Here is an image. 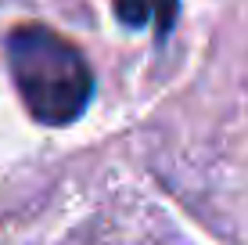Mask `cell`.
Segmentation results:
<instances>
[{
	"label": "cell",
	"instance_id": "obj_1",
	"mask_svg": "<svg viewBox=\"0 0 248 245\" xmlns=\"http://www.w3.org/2000/svg\"><path fill=\"white\" fill-rule=\"evenodd\" d=\"M7 65L36 123L68 126L87 112L93 72L62 33L47 25H18L7 36Z\"/></svg>",
	"mask_w": 248,
	"mask_h": 245
},
{
	"label": "cell",
	"instance_id": "obj_2",
	"mask_svg": "<svg viewBox=\"0 0 248 245\" xmlns=\"http://www.w3.org/2000/svg\"><path fill=\"white\" fill-rule=\"evenodd\" d=\"M151 11H155V4H151V0H115L119 22L130 25V29H140V25L151 18Z\"/></svg>",
	"mask_w": 248,
	"mask_h": 245
},
{
	"label": "cell",
	"instance_id": "obj_3",
	"mask_svg": "<svg viewBox=\"0 0 248 245\" xmlns=\"http://www.w3.org/2000/svg\"><path fill=\"white\" fill-rule=\"evenodd\" d=\"M155 22H158V40H166V33L176 22V0H155Z\"/></svg>",
	"mask_w": 248,
	"mask_h": 245
}]
</instances>
